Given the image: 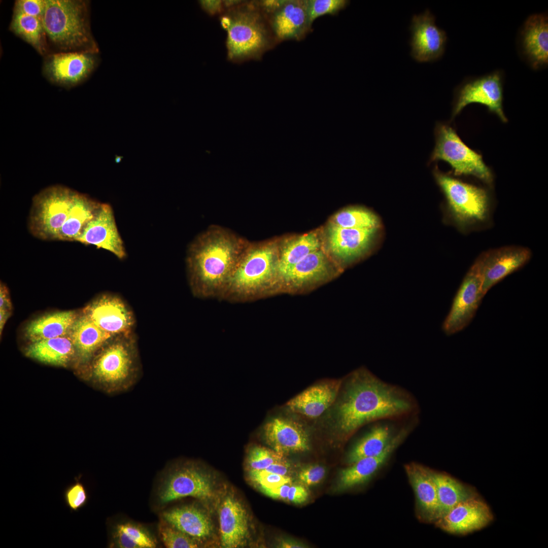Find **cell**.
I'll return each mask as SVG.
<instances>
[{"instance_id":"obj_18","label":"cell","mask_w":548,"mask_h":548,"mask_svg":"<svg viewBox=\"0 0 548 548\" xmlns=\"http://www.w3.org/2000/svg\"><path fill=\"white\" fill-rule=\"evenodd\" d=\"M265 16L277 43L301 40L311 29L305 0H283L279 6Z\"/></svg>"},{"instance_id":"obj_7","label":"cell","mask_w":548,"mask_h":548,"mask_svg":"<svg viewBox=\"0 0 548 548\" xmlns=\"http://www.w3.org/2000/svg\"><path fill=\"white\" fill-rule=\"evenodd\" d=\"M77 192L63 186L54 185L37 194L32 199L28 219L30 233L39 239L58 240Z\"/></svg>"},{"instance_id":"obj_13","label":"cell","mask_w":548,"mask_h":548,"mask_svg":"<svg viewBox=\"0 0 548 548\" xmlns=\"http://www.w3.org/2000/svg\"><path fill=\"white\" fill-rule=\"evenodd\" d=\"M83 314L113 335L133 332L136 323L131 307L115 295H100L83 309Z\"/></svg>"},{"instance_id":"obj_24","label":"cell","mask_w":548,"mask_h":548,"mask_svg":"<svg viewBox=\"0 0 548 548\" xmlns=\"http://www.w3.org/2000/svg\"><path fill=\"white\" fill-rule=\"evenodd\" d=\"M404 469L415 495L418 517L424 522H435L439 518V505L430 469L410 462Z\"/></svg>"},{"instance_id":"obj_8","label":"cell","mask_w":548,"mask_h":548,"mask_svg":"<svg viewBox=\"0 0 548 548\" xmlns=\"http://www.w3.org/2000/svg\"><path fill=\"white\" fill-rule=\"evenodd\" d=\"M278 257V239L249 241L228 284L238 290H253L277 282Z\"/></svg>"},{"instance_id":"obj_40","label":"cell","mask_w":548,"mask_h":548,"mask_svg":"<svg viewBox=\"0 0 548 548\" xmlns=\"http://www.w3.org/2000/svg\"><path fill=\"white\" fill-rule=\"evenodd\" d=\"M285 458V456L272 449L254 446L248 452L247 462L250 470H263L270 464Z\"/></svg>"},{"instance_id":"obj_43","label":"cell","mask_w":548,"mask_h":548,"mask_svg":"<svg viewBox=\"0 0 548 548\" xmlns=\"http://www.w3.org/2000/svg\"><path fill=\"white\" fill-rule=\"evenodd\" d=\"M251 480L259 488H273L286 484H292L289 476L281 475L268 472L265 470H250Z\"/></svg>"},{"instance_id":"obj_20","label":"cell","mask_w":548,"mask_h":548,"mask_svg":"<svg viewBox=\"0 0 548 548\" xmlns=\"http://www.w3.org/2000/svg\"><path fill=\"white\" fill-rule=\"evenodd\" d=\"M376 231V228H346L331 223L326 231L327 248L338 261L349 263L365 253Z\"/></svg>"},{"instance_id":"obj_33","label":"cell","mask_w":548,"mask_h":548,"mask_svg":"<svg viewBox=\"0 0 548 548\" xmlns=\"http://www.w3.org/2000/svg\"><path fill=\"white\" fill-rule=\"evenodd\" d=\"M75 351L67 335L32 342L26 349L25 354L44 363L64 366L71 360Z\"/></svg>"},{"instance_id":"obj_9","label":"cell","mask_w":548,"mask_h":548,"mask_svg":"<svg viewBox=\"0 0 548 548\" xmlns=\"http://www.w3.org/2000/svg\"><path fill=\"white\" fill-rule=\"evenodd\" d=\"M435 146L430 162H448L456 176H473L492 185L493 175L482 156L469 148L451 126L439 123L435 128Z\"/></svg>"},{"instance_id":"obj_26","label":"cell","mask_w":548,"mask_h":548,"mask_svg":"<svg viewBox=\"0 0 548 548\" xmlns=\"http://www.w3.org/2000/svg\"><path fill=\"white\" fill-rule=\"evenodd\" d=\"M524 54L534 68L548 63V18L545 14L529 17L522 32Z\"/></svg>"},{"instance_id":"obj_50","label":"cell","mask_w":548,"mask_h":548,"mask_svg":"<svg viewBox=\"0 0 548 548\" xmlns=\"http://www.w3.org/2000/svg\"><path fill=\"white\" fill-rule=\"evenodd\" d=\"M0 309H4L10 311L12 309V304L9 296L8 291L6 287L1 284L0 289Z\"/></svg>"},{"instance_id":"obj_21","label":"cell","mask_w":548,"mask_h":548,"mask_svg":"<svg viewBox=\"0 0 548 548\" xmlns=\"http://www.w3.org/2000/svg\"><path fill=\"white\" fill-rule=\"evenodd\" d=\"M333 272L332 263L319 249L291 267L279 278L277 282L298 291L327 280Z\"/></svg>"},{"instance_id":"obj_31","label":"cell","mask_w":548,"mask_h":548,"mask_svg":"<svg viewBox=\"0 0 548 548\" xmlns=\"http://www.w3.org/2000/svg\"><path fill=\"white\" fill-rule=\"evenodd\" d=\"M77 317L73 311L50 313L31 321L25 329L31 342L67 335Z\"/></svg>"},{"instance_id":"obj_32","label":"cell","mask_w":548,"mask_h":548,"mask_svg":"<svg viewBox=\"0 0 548 548\" xmlns=\"http://www.w3.org/2000/svg\"><path fill=\"white\" fill-rule=\"evenodd\" d=\"M430 473L437 491L439 518L459 503L478 496L472 487L463 484L445 473L431 469Z\"/></svg>"},{"instance_id":"obj_19","label":"cell","mask_w":548,"mask_h":548,"mask_svg":"<svg viewBox=\"0 0 548 548\" xmlns=\"http://www.w3.org/2000/svg\"><path fill=\"white\" fill-rule=\"evenodd\" d=\"M76 241L106 249L123 259L126 256L110 205L101 203L97 213L82 229Z\"/></svg>"},{"instance_id":"obj_37","label":"cell","mask_w":548,"mask_h":548,"mask_svg":"<svg viewBox=\"0 0 548 548\" xmlns=\"http://www.w3.org/2000/svg\"><path fill=\"white\" fill-rule=\"evenodd\" d=\"M10 28L31 45L40 54L46 52V33L42 20L36 17L14 13Z\"/></svg>"},{"instance_id":"obj_52","label":"cell","mask_w":548,"mask_h":548,"mask_svg":"<svg viewBox=\"0 0 548 548\" xmlns=\"http://www.w3.org/2000/svg\"><path fill=\"white\" fill-rule=\"evenodd\" d=\"M10 311L4 310L0 309V332L2 334V331L3 329L4 326L6 323V322L9 317L10 315Z\"/></svg>"},{"instance_id":"obj_23","label":"cell","mask_w":548,"mask_h":548,"mask_svg":"<svg viewBox=\"0 0 548 548\" xmlns=\"http://www.w3.org/2000/svg\"><path fill=\"white\" fill-rule=\"evenodd\" d=\"M263 435L271 449L285 456L304 452L310 449L309 435L298 423L284 418H275L267 422Z\"/></svg>"},{"instance_id":"obj_48","label":"cell","mask_w":548,"mask_h":548,"mask_svg":"<svg viewBox=\"0 0 548 548\" xmlns=\"http://www.w3.org/2000/svg\"><path fill=\"white\" fill-rule=\"evenodd\" d=\"M291 484H286L273 488H259L266 496L277 499L287 500L288 491Z\"/></svg>"},{"instance_id":"obj_22","label":"cell","mask_w":548,"mask_h":548,"mask_svg":"<svg viewBox=\"0 0 548 548\" xmlns=\"http://www.w3.org/2000/svg\"><path fill=\"white\" fill-rule=\"evenodd\" d=\"M408 426L398 430L391 442L379 455L362 458L341 470L338 489L345 490L366 483L389 460L394 451L410 431Z\"/></svg>"},{"instance_id":"obj_14","label":"cell","mask_w":548,"mask_h":548,"mask_svg":"<svg viewBox=\"0 0 548 548\" xmlns=\"http://www.w3.org/2000/svg\"><path fill=\"white\" fill-rule=\"evenodd\" d=\"M410 56L420 63L436 61L444 54L447 36L428 10L413 15L409 27Z\"/></svg>"},{"instance_id":"obj_44","label":"cell","mask_w":548,"mask_h":548,"mask_svg":"<svg viewBox=\"0 0 548 548\" xmlns=\"http://www.w3.org/2000/svg\"><path fill=\"white\" fill-rule=\"evenodd\" d=\"M45 4V0H18L15 3L14 13L36 17L42 20Z\"/></svg>"},{"instance_id":"obj_5","label":"cell","mask_w":548,"mask_h":548,"mask_svg":"<svg viewBox=\"0 0 548 548\" xmlns=\"http://www.w3.org/2000/svg\"><path fill=\"white\" fill-rule=\"evenodd\" d=\"M45 2L42 22L51 42L66 52H98L90 29L87 3L80 0Z\"/></svg>"},{"instance_id":"obj_4","label":"cell","mask_w":548,"mask_h":548,"mask_svg":"<svg viewBox=\"0 0 548 548\" xmlns=\"http://www.w3.org/2000/svg\"><path fill=\"white\" fill-rule=\"evenodd\" d=\"M96 354L91 374L109 390L125 392L140 379L142 365L133 332L113 336Z\"/></svg>"},{"instance_id":"obj_46","label":"cell","mask_w":548,"mask_h":548,"mask_svg":"<svg viewBox=\"0 0 548 548\" xmlns=\"http://www.w3.org/2000/svg\"><path fill=\"white\" fill-rule=\"evenodd\" d=\"M309 497L307 490L300 485H291L288 491L287 500L294 504L305 502Z\"/></svg>"},{"instance_id":"obj_1","label":"cell","mask_w":548,"mask_h":548,"mask_svg":"<svg viewBox=\"0 0 548 548\" xmlns=\"http://www.w3.org/2000/svg\"><path fill=\"white\" fill-rule=\"evenodd\" d=\"M418 404L406 390L365 369L351 374L336 410L335 424L345 437L372 421L415 415Z\"/></svg>"},{"instance_id":"obj_15","label":"cell","mask_w":548,"mask_h":548,"mask_svg":"<svg viewBox=\"0 0 548 548\" xmlns=\"http://www.w3.org/2000/svg\"><path fill=\"white\" fill-rule=\"evenodd\" d=\"M531 256L525 247L506 246L483 253L477 258L482 278V293L485 295L495 284L525 265Z\"/></svg>"},{"instance_id":"obj_10","label":"cell","mask_w":548,"mask_h":548,"mask_svg":"<svg viewBox=\"0 0 548 548\" xmlns=\"http://www.w3.org/2000/svg\"><path fill=\"white\" fill-rule=\"evenodd\" d=\"M482 287V275L475 260L465 275L442 324L446 334L456 333L470 323L484 297Z\"/></svg>"},{"instance_id":"obj_25","label":"cell","mask_w":548,"mask_h":548,"mask_svg":"<svg viewBox=\"0 0 548 548\" xmlns=\"http://www.w3.org/2000/svg\"><path fill=\"white\" fill-rule=\"evenodd\" d=\"M219 517L222 546L244 545L249 531L248 514L242 504L231 495L226 496L220 506Z\"/></svg>"},{"instance_id":"obj_47","label":"cell","mask_w":548,"mask_h":548,"mask_svg":"<svg viewBox=\"0 0 548 548\" xmlns=\"http://www.w3.org/2000/svg\"><path fill=\"white\" fill-rule=\"evenodd\" d=\"M199 3L202 10L211 16L220 15L225 11L223 1L202 0Z\"/></svg>"},{"instance_id":"obj_42","label":"cell","mask_w":548,"mask_h":548,"mask_svg":"<svg viewBox=\"0 0 548 548\" xmlns=\"http://www.w3.org/2000/svg\"><path fill=\"white\" fill-rule=\"evenodd\" d=\"M81 478V475L76 477L74 482L68 485L63 492L64 502L72 511H79L88 501V492Z\"/></svg>"},{"instance_id":"obj_6","label":"cell","mask_w":548,"mask_h":548,"mask_svg":"<svg viewBox=\"0 0 548 548\" xmlns=\"http://www.w3.org/2000/svg\"><path fill=\"white\" fill-rule=\"evenodd\" d=\"M433 174L450 212L460 228L472 229L489 219L490 198L485 189L444 174L436 166Z\"/></svg>"},{"instance_id":"obj_35","label":"cell","mask_w":548,"mask_h":548,"mask_svg":"<svg viewBox=\"0 0 548 548\" xmlns=\"http://www.w3.org/2000/svg\"><path fill=\"white\" fill-rule=\"evenodd\" d=\"M101 204L88 195L78 192L68 217L59 231L58 240L76 241L84 226L93 218Z\"/></svg>"},{"instance_id":"obj_27","label":"cell","mask_w":548,"mask_h":548,"mask_svg":"<svg viewBox=\"0 0 548 548\" xmlns=\"http://www.w3.org/2000/svg\"><path fill=\"white\" fill-rule=\"evenodd\" d=\"M339 387L340 382H337L312 386L290 400L287 407L292 412L310 418L318 417L333 403Z\"/></svg>"},{"instance_id":"obj_45","label":"cell","mask_w":548,"mask_h":548,"mask_svg":"<svg viewBox=\"0 0 548 548\" xmlns=\"http://www.w3.org/2000/svg\"><path fill=\"white\" fill-rule=\"evenodd\" d=\"M326 473L325 468L319 465H313L302 469L298 473L299 481L306 486H312L320 483Z\"/></svg>"},{"instance_id":"obj_17","label":"cell","mask_w":548,"mask_h":548,"mask_svg":"<svg viewBox=\"0 0 548 548\" xmlns=\"http://www.w3.org/2000/svg\"><path fill=\"white\" fill-rule=\"evenodd\" d=\"M96 54L70 51L51 54L45 62L44 72L56 84L76 85L87 78L96 67Z\"/></svg>"},{"instance_id":"obj_41","label":"cell","mask_w":548,"mask_h":548,"mask_svg":"<svg viewBox=\"0 0 548 548\" xmlns=\"http://www.w3.org/2000/svg\"><path fill=\"white\" fill-rule=\"evenodd\" d=\"M346 0H305L310 23L312 25L318 17L325 15H335L349 4Z\"/></svg>"},{"instance_id":"obj_2","label":"cell","mask_w":548,"mask_h":548,"mask_svg":"<svg viewBox=\"0 0 548 548\" xmlns=\"http://www.w3.org/2000/svg\"><path fill=\"white\" fill-rule=\"evenodd\" d=\"M249 241L231 230L212 225L200 233L188 250L193 284L215 287L229 283Z\"/></svg>"},{"instance_id":"obj_34","label":"cell","mask_w":548,"mask_h":548,"mask_svg":"<svg viewBox=\"0 0 548 548\" xmlns=\"http://www.w3.org/2000/svg\"><path fill=\"white\" fill-rule=\"evenodd\" d=\"M398 430L391 423L375 425L351 449L347 456L350 465L358 460L381 454L391 442Z\"/></svg>"},{"instance_id":"obj_16","label":"cell","mask_w":548,"mask_h":548,"mask_svg":"<svg viewBox=\"0 0 548 548\" xmlns=\"http://www.w3.org/2000/svg\"><path fill=\"white\" fill-rule=\"evenodd\" d=\"M493 520L489 506L478 495L457 504L434 523L448 533L465 535L485 527Z\"/></svg>"},{"instance_id":"obj_28","label":"cell","mask_w":548,"mask_h":548,"mask_svg":"<svg viewBox=\"0 0 548 548\" xmlns=\"http://www.w3.org/2000/svg\"><path fill=\"white\" fill-rule=\"evenodd\" d=\"M161 519L177 529L201 541L209 537L213 525L208 515L194 505L177 507L164 511Z\"/></svg>"},{"instance_id":"obj_36","label":"cell","mask_w":548,"mask_h":548,"mask_svg":"<svg viewBox=\"0 0 548 548\" xmlns=\"http://www.w3.org/2000/svg\"><path fill=\"white\" fill-rule=\"evenodd\" d=\"M156 546L155 538L141 525L123 522L111 527L110 547L154 548Z\"/></svg>"},{"instance_id":"obj_11","label":"cell","mask_w":548,"mask_h":548,"mask_svg":"<svg viewBox=\"0 0 548 548\" xmlns=\"http://www.w3.org/2000/svg\"><path fill=\"white\" fill-rule=\"evenodd\" d=\"M502 101V75L501 72L495 71L467 81L457 89L452 116L455 117L467 105L477 103L485 106L489 112L506 122Z\"/></svg>"},{"instance_id":"obj_30","label":"cell","mask_w":548,"mask_h":548,"mask_svg":"<svg viewBox=\"0 0 548 548\" xmlns=\"http://www.w3.org/2000/svg\"><path fill=\"white\" fill-rule=\"evenodd\" d=\"M278 243L277 281L291 267L321 247L319 237L315 232L296 237L279 238Z\"/></svg>"},{"instance_id":"obj_38","label":"cell","mask_w":548,"mask_h":548,"mask_svg":"<svg viewBox=\"0 0 548 548\" xmlns=\"http://www.w3.org/2000/svg\"><path fill=\"white\" fill-rule=\"evenodd\" d=\"M335 225L346 228H377L379 221L372 213L365 209L351 208L337 213L331 222Z\"/></svg>"},{"instance_id":"obj_29","label":"cell","mask_w":548,"mask_h":548,"mask_svg":"<svg viewBox=\"0 0 548 548\" xmlns=\"http://www.w3.org/2000/svg\"><path fill=\"white\" fill-rule=\"evenodd\" d=\"M68 335L80 359L83 362L90 360L99 350L114 336L102 330L83 314L77 318Z\"/></svg>"},{"instance_id":"obj_39","label":"cell","mask_w":548,"mask_h":548,"mask_svg":"<svg viewBox=\"0 0 548 548\" xmlns=\"http://www.w3.org/2000/svg\"><path fill=\"white\" fill-rule=\"evenodd\" d=\"M159 533L164 545L168 548H195L198 540L175 528L161 519Z\"/></svg>"},{"instance_id":"obj_51","label":"cell","mask_w":548,"mask_h":548,"mask_svg":"<svg viewBox=\"0 0 548 548\" xmlns=\"http://www.w3.org/2000/svg\"><path fill=\"white\" fill-rule=\"evenodd\" d=\"M278 546L284 548H303L305 547L302 543L291 539H283L279 541Z\"/></svg>"},{"instance_id":"obj_3","label":"cell","mask_w":548,"mask_h":548,"mask_svg":"<svg viewBox=\"0 0 548 548\" xmlns=\"http://www.w3.org/2000/svg\"><path fill=\"white\" fill-rule=\"evenodd\" d=\"M226 31L227 58L235 63L260 59L277 43L257 1H245L220 15Z\"/></svg>"},{"instance_id":"obj_49","label":"cell","mask_w":548,"mask_h":548,"mask_svg":"<svg viewBox=\"0 0 548 548\" xmlns=\"http://www.w3.org/2000/svg\"><path fill=\"white\" fill-rule=\"evenodd\" d=\"M290 463L285 458L279 461L270 464L263 470L275 474L288 476V474L290 471Z\"/></svg>"},{"instance_id":"obj_12","label":"cell","mask_w":548,"mask_h":548,"mask_svg":"<svg viewBox=\"0 0 548 548\" xmlns=\"http://www.w3.org/2000/svg\"><path fill=\"white\" fill-rule=\"evenodd\" d=\"M158 501L165 504L176 499L190 496L210 499L213 489L210 477L197 467L188 465L177 468L162 481L158 491Z\"/></svg>"}]
</instances>
